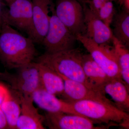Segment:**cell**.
<instances>
[{
  "label": "cell",
  "mask_w": 129,
  "mask_h": 129,
  "mask_svg": "<svg viewBox=\"0 0 129 129\" xmlns=\"http://www.w3.org/2000/svg\"><path fill=\"white\" fill-rule=\"evenodd\" d=\"M33 40L7 24L0 28V60L9 69L33 62L37 51Z\"/></svg>",
  "instance_id": "1"
},
{
  "label": "cell",
  "mask_w": 129,
  "mask_h": 129,
  "mask_svg": "<svg viewBox=\"0 0 129 129\" xmlns=\"http://www.w3.org/2000/svg\"><path fill=\"white\" fill-rule=\"evenodd\" d=\"M83 54L79 49L75 48L55 53H45L37 58L36 62L68 79L83 83L99 91L84 73L81 63Z\"/></svg>",
  "instance_id": "2"
},
{
  "label": "cell",
  "mask_w": 129,
  "mask_h": 129,
  "mask_svg": "<svg viewBox=\"0 0 129 129\" xmlns=\"http://www.w3.org/2000/svg\"><path fill=\"white\" fill-rule=\"evenodd\" d=\"M69 102L78 113L93 122L106 124L115 122L125 127L129 123V115L127 112L114 104L91 100Z\"/></svg>",
  "instance_id": "3"
},
{
  "label": "cell",
  "mask_w": 129,
  "mask_h": 129,
  "mask_svg": "<svg viewBox=\"0 0 129 129\" xmlns=\"http://www.w3.org/2000/svg\"><path fill=\"white\" fill-rule=\"evenodd\" d=\"M17 69L13 74L0 72V79L9 83L18 94L33 99L34 93L41 86L38 63L32 62Z\"/></svg>",
  "instance_id": "4"
},
{
  "label": "cell",
  "mask_w": 129,
  "mask_h": 129,
  "mask_svg": "<svg viewBox=\"0 0 129 129\" xmlns=\"http://www.w3.org/2000/svg\"><path fill=\"white\" fill-rule=\"evenodd\" d=\"M48 31L41 44L45 53H53L74 48L77 41L76 36L60 21L55 12V5L51 9Z\"/></svg>",
  "instance_id": "5"
},
{
  "label": "cell",
  "mask_w": 129,
  "mask_h": 129,
  "mask_svg": "<svg viewBox=\"0 0 129 129\" xmlns=\"http://www.w3.org/2000/svg\"><path fill=\"white\" fill-rule=\"evenodd\" d=\"M76 38L109 78L122 79L113 46L98 45L84 35H76Z\"/></svg>",
  "instance_id": "6"
},
{
  "label": "cell",
  "mask_w": 129,
  "mask_h": 129,
  "mask_svg": "<svg viewBox=\"0 0 129 129\" xmlns=\"http://www.w3.org/2000/svg\"><path fill=\"white\" fill-rule=\"evenodd\" d=\"M55 12L60 21L75 35H85L83 7L79 0H57Z\"/></svg>",
  "instance_id": "7"
},
{
  "label": "cell",
  "mask_w": 129,
  "mask_h": 129,
  "mask_svg": "<svg viewBox=\"0 0 129 129\" xmlns=\"http://www.w3.org/2000/svg\"><path fill=\"white\" fill-rule=\"evenodd\" d=\"M8 6L4 23L24 32L32 39L34 29L32 0H14Z\"/></svg>",
  "instance_id": "8"
},
{
  "label": "cell",
  "mask_w": 129,
  "mask_h": 129,
  "mask_svg": "<svg viewBox=\"0 0 129 129\" xmlns=\"http://www.w3.org/2000/svg\"><path fill=\"white\" fill-rule=\"evenodd\" d=\"M44 123L51 129H94V122L82 115L62 112H47Z\"/></svg>",
  "instance_id": "9"
},
{
  "label": "cell",
  "mask_w": 129,
  "mask_h": 129,
  "mask_svg": "<svg viewBox=\"0 0 129 129\" xmlns=\"http://www.w3.org/2000/svg\"><path fill=\"white\" fill-rule=\"evenodd\" d=\"M85 35L99 45H110L114 36L110 27L108 26L93 12L83 1Z\"/></svg>",
  "instance_id": "10"
},
{
  "label": "cell",
  "mask_w": 129,
  "mask_h": 129,
  "mask_svg": "<svg viewBox=\"0 0 129 129\" xmlns=\"http://www.w3.org/2000/svg\"><path fill=\"white\" fill-rule=\"evenodd\" d=\"M59 75L64 82V90L62 96L66 101L72 102L91 100L114 104L101 91L90 88L83 83Z\"/></svg>",
  "instance_id": "11"
},
{
  "label": "cell",
  "mask_w": 129,
  "mask_h": 129,
  "mask_svg": "<svg viewBox=\"0 0 129 129\" xmlns=\"http://www.w3.org/2000/svg\"><path fill=\"white\" fill-rule=\"evenodd\" d=\"M34 32L32 40L42 44L46 35L50 23L49 13L54 5L53 0H32Z\"/></svg>",
  "instance_id": "12"
},
{
  "label": "cell",
  "mask_w": 129,
  "mask_h": 129,
  "mask_svg": "<svg viewBox=\"0 0 129 129\" xmlns=\"http://www.w3.org/2000/svg\"><path fill=\"white\" fill-rule=\"evenodd\" d=\"M18 95L21 109L16 129H46L44 125L45 117L39 113L34 106L33 99Z\"/></svg>",
  "instance_id": "13"
},
{
  "label": "cell",
  "mask_w": 129,
  "mask_h": 129,
  "mask_svg": "<svg viewBox=\"0 0 129 129\" xmlns=\"http://www.w3.org/2000/svg\"><path fill=\"white\" fill-rule=\"evenodd\" d=\"M32 98L39 107L47 112L81 115L75 111L69 102L58 99L56 96L48 93L41 87L34 92Z\"/></svg>",
  "instance_id": "14"
},
{
  "label": "cell",
  "mask_w": 129,
  "mask_h": 129,
  "mask_svg": "<svg viewBox=\"0 0 129 129\" xmlns=\"http://www.w3.org/2000/svg\"><path fill=\"white\" fill-rule=\"evenodd\" d=\"M129 89L122 79L109 78L102 86L101 91L115 102V105L125 112L129 110Z\"/></svg>",
  "instance_id": "15"
},
{
  "label": "cell",
  "mask_w": 129,
  "mask_h": 129,
  "mask_svg": "<svg viewBox=\"0 0 129 129\" xmlns=\"http://www.w3.org/2000/svg\"><path fill=\"white\" fill-rule=\"evenodd\" d=\"M37 63L39 70L40 87L48 93L62 96L64 90V82L62 78L50 68Z\"/></svg>",
  "instance_id": "16"
},
{
  "label": "cell",
  "mask_w": 129,
  "mask_h": 129,
  "mask_svg": "<svg viewBox=\"0 0 129 129\" xmlns=\"http://www.w3.org/2000/svg\"><path fill=\"white\" fill-rule=\"evenodd\" d=\"M81 63L86 76L97 89L102 92V86L110 78L93 60L89 53L83 54Z\"/></svg>",
  "instance_id": "17"
},
{
  "label": "cell",
  "mask_w": 129,
  "mask_h": 129,
  "mask_svg": "<svg viewBox=\"0 0 129 129\" xmlns=\"http://www.w3.org/2000/svg\"><path fill=\"white\" fill-rule=\"evenodd\" d=\"M114 37L125 46L129 45V12L124 10L115 14L112 22Z\"/></svg>",
  "instance_id": "18"
},
{
  "label": "cell",
  "mask_w": 129,
  "mask_h": 129,
  "mask_svg": "<svg viewBox=\"0 0 129 129\" xmlns=\"http://www.w3.org/2000/svg\"><path fill=\"white\" fill-rule=\"evenodd\" d=\"M7 122L8 129H16L17 122L21 113V105L18 100L8 92L0 107Z\"/></svg>",
  "instance_id": "19"
},
{
  "label": "cell",
  "mask_w": 129,
  "mask_h": 129,
  "mask_svg": "<svg viewBox=\"0 0 129 129\" xmlns=\"http://www.w3.org/2000/svg\"><path fill=\"white\" fill-rule=\"evenodd\" d=\"M113 47L120 69L121 78L129 89V52L127 47L114 37Z\"/></svg>",
  "instance_id": "20"
},
{
  "label": "cell",
  "mask_w": 129,
  "mask_h": 129,
  "mask_svg": "<svg viewBox=\"0 0 129 129\" xmlns=\"http://www.w3.org/2000/svg\"><path fill=\"white\" fill-rule=\"evenodd\" d=\"M113 2L108 1L104 3L97 15L105 24L109 27L112 24L116 14V11Z\"/></svg>",
  "instance_id": "21"
},
{
  "label": "cell",
  "mask_w": 129,
  "mask_h": 129,
  "mask_svg": "<svg viewBox=\"0 0 129 129\" xmlns=\"http://www.w3.org/2000/svg\"><path fill=\"white\" fill-rule=\"evenodd\" d=\"M88 6L90 10L96 15H97L99 10L101 8L103 3L101 0H82Z\"/></svg>",
  "instance_id": "22"
},
{
  "label": "cell",
  "mask_w": 129,
  "mask_h": 129,
  "mask_svg": "<svg viewBox=\"0 0 129 129\" xmlns=\"http://www.w3.org/2000/svg\"><path fill=\"white\" fill-rule=\"evenodd\" d=\"M7 10V8H5L2 1L0 0V25L1 26L4 23L5 14Z\"/></svg>",
  "instance_id": "23"
},
{
  "label": "cell",
  "mask_w": 129,
  "mask_h": 129,
  "mask_svg": "<svg viewBox=\"0 0 129 129\" xmlns=\"http://www.w3.org/2000/svg\"><path fill=\"white\" fill-rule=\"evenodd\" d=\"M9 91L6 88L0 84V107L6 97Z\"/></svg>",
  "instance_id": "24"
},
{
  "label": "cell",
  "mask_w": 129,
  "mask_h": 129,
  "mask_svg": "<svg viewBox=\"0 0 129 129\" xmlns=\"http://www.w3.org/2000/svg\"><path fill=\"white\" fill-rule=\"evenodd\" d=\"M8 129L7 122L4 113L0 108V129Z\"/></svg>",
  "instance_id": "25"
},
{
  "label": "cell",
  "mask_w": 129,
  "mask_h": 129,
  "mask_svg": "<svg viewBox=\"0 0 129 129\" xmlns=\"http://www.w3.org/2000/svg\"><path fill=\"white\" fill-rule=\"evenodd\" d=\"M122 6L123 7V10L129 12V0H124Z\"/></svg>",
  "instance_id": "26"
},
{
  "label": "cell",
  "mask_w": 129,
  "mask_h": 129,
  "mask_svg": "<svg viewBox=\"0 0 129 129\" xmlns=\"http://www.w3.org/2000/svg\"><path fill=\"white\" fill-rule=\"evenodd\" d=\"M1 1H2V0H1ZM6 2V3L7 4L8 6H9V5L11 4L13 2V1L14 0H4Z\"/></svg>",
  "instance_id": "27"
},
{
  "label": "cell",
  "mask_w": 129,
  "mask_h": 129,
  "mask_svg": "<svg viewBox=\"0 0 129 129\" xmlns=\"http://www.w3.org/2000/svg\"><path fill=\"white\" fill-rule=\"evenodd\" d=\"M101 1L104 3L107 2L108 1H116L117 0H101Z\"/></svg>",
  "instance_id": "28"
},
{
  "label": "cell",
  "mask_w": 129,
  "mask_h": 129,
  "mask_svg": "<svg viewBox=\"0 0 129 129\" xmlns=\"http://www.w3.org/2000/svg\"><path fill=\"white\" fill-rule=\"evenodd\" d=\"M118 1L119 2L120 5H122L124 0H118Z\"/></svg>",
  "instance_id": "29"
},
{
  "label": "cell",
  "mask_w": 129,
  "mask_h": 129,
  "mask_svg": "<svg viewBox=\"0 0 129 129\" xmlns=\"http://www.w3.org/2000/svg\"><path fill=\"white\" fill-rule=\"evenodd\" d=\"M1 25H0V28H1Z\"/></svg>",
  "instance_id": "30"
},
{
  "label": "cell",
  "mask_w": 129,
  "mask_h": 129,
  "mask_svg": "<svg viewBox=\"0 0 129 129\" xmlns=\"http://www.w3.org/2000/svg\"></svg>",
  "instance_id": "31"
}]
</instances>
